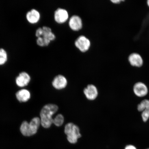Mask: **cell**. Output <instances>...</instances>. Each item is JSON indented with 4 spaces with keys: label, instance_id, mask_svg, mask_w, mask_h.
<instances>
[{
    "label": "cell",
    "instance_id": "9c48e42d",
    "mask_svg": "<svg viewBox=\"0 0 149 149\" xmlns=\"http://www.w3.org/2000/svg\"><path fill=\"white\" fill-rule=\"evenodd\" d=\"M69 25L72 30L77 31L83 27L82 21L81 18L77 15H73L70 18Z\"/></svg>",
    "mask_w": 149,
    "mask_h": 149
},
{
    "label": "cell",
    "instance_id": "5b68a950",
    "mask_svg": "<svg viewBox=\"0 0 149 149\" xmlns=\"http://www.w3.org/2000/svg\"><path fill=\"white\" fill-rule=\"evenodd\" d=\"M138 111L141 112V118L143 122H146L149 119V100H142L137 106Z\"/></svg>",
    "mask_w": 149,
    "mask_h": 149
},
{
    "label": "cell",
    "instance_id": "277c9868",
    "mask_svg": "<svg viewBox=\"0 0 149 149\" xmlns=\"http://www.w3.org/2000/svg\"><path fill=\"white\" fill-rule=\"evenodd\" d=\"M76 47L80 51L85 52L88 51L91 46V42L88 38L83 35L79 36L74 42Z\"/></svg>",
    "mask_w": 149,
    "mask_h": 149
},
{
    "label": "cell",
    "instance_id": "e0dca14e",
    "mask_svg": "<svg viewBox=\"0 0 149 149\" xmlns=\"http://www.w3.org/2000/svg\"><path fill=\"white\" fill-rule=\"evenodd\" d=\"M64 117L62 115L59 114L53 120V123L56 126L59 127L62 125L64 122Z\"/></svg>",
    "mask_w": 149,
    "mask_h": 149
},
{
    "label": "cell",
    "instance_id": "7c38bea8",
    "mask_svg": "<svg viewBox=\"0 0 149 149\" xmlns=\"http://www.w3.org/2000/svg\"><path fill=\"white\" fill-rule=\"evenodd\" d=\"M68 84L67 79L64 76L58 75L56 76L52 81V85L54 87L58 90L64 88Z\"/></svg>",
    "mask_w": 149,
    "mask_h": 149
},
{
    "label": "cell",
    "instance_id": "52a82bcc",
    "mask_svg": "<svg viewBox=\"0 0 149 149\" xmlns=\"http://www.w3.org/2000/svg\"><path fill=\"white\" fill-rule=\"evenodd\" d=\"M68 13L66 9L59 8L55 11L54 18L55 21L58 24H63L68 20Z\"/></svg>",
    "mask_w": 149,
    "mask_h": 149
},
{
    "label": "cell",
    "instance_id": "2e32d148",
    "mask_svg": "<svg viewBox=\"0 0 149 149\" xmlns=\"http://www.w3.org/2000/svg\"><path fill=\"white\" fill-rule=\"evenodd\" d=\"M7 52L3 48H0V65H4L8 61Z\"/></svg>",
    "mask_w": 149,
    "mask_h": 149
},
{
    "label": "cell",
    "instance_id": "5bb4252c",
    "mask_svg": "<svg viewBox=\"0 0 149 149\" xmlns=\"http://www.w3.org/2000/svg\"><path fill=\"white\" fill-rule=\"evenodd\" d=\"M86 97L89 100H94L97 97L98 92L97 88L93 85H89L84 90Z\"/></svg>",
    "mask_w": 149,
    "mask_h": 149
},
{
    "label": "cell",
    "instance_id": "3957f363",
    "mask_svg": "<svg viewBox=\"0 0 149 149\" xmlns=\"http://www.w3.org/2000/svg\"><path fill=\"white\" fill-rule=\"evenodd\" d=\"M64 132L67 136V139L70 144H76L78 139L81 136L79 127L72 123H68L65 125Z\"/></svg>",
    "mask_w": 149,
    "mask_h": 149
},
{
    "label": "cell",
    "instance_id": "ffe728a7",
    "mask_svg": "<svg viewBox=\"0 0 149 149\" xmlns=\"http://www.w3.org/2000/svg\"><path fill=\"white\" fill-rule=\"evenodd\" d=\"M147 5H148V6L149 7V0L147 1Z\"/></svg>",
    "mask_w": 149,
    "mask_h": 149
},
{
    "label": "cell",
    "instance_id": "6da1fadb",
    "mask_svg": "<svg viewBox=\"0 0 149 149\" xmlns=\"http://www.w3.org/2000/svg\"><path fill=\"white\" fill-rule=\"evenodd\" d=\"M58 107L55 104H48L42 108L40 113V123L43 127L48 128L53 124L52 116L56 112Z\"/></svg>",
    "mask_w": 149,
    "mask_h": 149
},
{
    "label": "cell",
    "instance_id": "8992f818",
    "mask_svg": "<svg viewBox=\"0 0 149 149\" xmlns=\"http://www.w3.org/2000/svg\"><path fill=\"white\" fill-rule=\"evenodd\" d=\"M133 91L135 95L139 97H144L148 95V87L141 82H138L135 84Z\"/></svg>",
    "mask_w": 149,
    "mask_h": 149
},
{
    "label": "cell",
    "instance_id": "7a4b0ae2",
    "mask_svg": "<svg viewBox=\"0 0 149 149\" xmlns=\"http://www.w3.org/2000/svg\"><path fill=\"white\" fill-rule=\"evenodd\" d=\"M40 124V119L38 117L33 118L29 123L24 121L20 126V132L25 136L34 135L37 133Z\"/></svg>",
    "mask_w": 149,
    "mask_h": 149
},
{
    "label": "cell",
    "instance_id": "ba28073f",
    "mask_svg": "<svg viewBox=\"0 0 149 149\" xmlns=\"http://www.w3.org/2000/svg\"><path fill=\"white\" fill-rule=\"evenodd\" d=\"M128 61L132 66L141 68L144 64V60L139 54L134 53L130 54L128 57Z\"/></svg>",
    "mask_w": 149,
    "mask_h": 149
},
{
    "label": "cell",
    "instance_id": "44dd1931",
    "mask_svg": "<svg viewBox=\"0 0 149 149\" xmlns=\"http://www.w3.org/2000/svg\"><path fill=\"white\" fill-rule=\"evenodd\" d=\"M149 149V148H148V149Z\"/></svg>",
    "mask_w": 149,
    "mask_h": 149
},
{
    "label": "cell",
    "instance_id": "8fae6325",
    "mask_svg": "<svg viewBox=\"0 0 149 149\" xmlns=\"http://www.w3.org/2000/svg\"><path fill=\"white\" fill-rule=\"evenodd\" d=\"M42 33L41 36L39 37L49 44L52 41L55 40V35L52 32L51 29L49 27L44 26L42 27Z\"/></svg>",
    "mask_w": 149,
    "mask_h": 149
},
{
    "label": "cell",
    "instance_id": "4fadbf2b",
    "mask_svg": "<svg viewBox=\"0 0 149 149\" xmlns=\"http://www.w3.org/2000/svg\"><path fill=\"white\" fill-rule=\"evenodd\" d=\"M40 12L35 9H32L28 12L26 14L27 21L31 24H35L40 20Z\"/></svg>",
    "mask_w": 149,
    "mask_h": 149
},
{
    "label": "cell",
    "instance_id": "9a60e30c",
    "mask_svg": "<svg viewBox=\"0 0 149 149\" xmlns=\"http://www.w3.org/2000/svg\"><path fill=\"white\" fill-rule=\"evenodd\" d=\"M16 98L20 102H27L31 98V94L27 89H22L18 91L16 94Z\"/></svg>",
    "mask_w": 149,
    "mask_h": 149
},
{
    "label": "cell",
    "instance_id": "30bf717a",
    "mask_svg": "<svg viewBox=\"0 0 149 149\" xmlns=\"http://www.w3.org/2000/svg\"><path fill=\"white\" fill-rule=\"evenodd\" d=\"M31 79L29 74L26 72H20L16 78V82L19 87H24L28 85Z\"/></svg>",
    "mask_w": 149,
    "mask_h": 149
},
{
    "label": "cell",
    "instance_id": "ac0fdd59",
    "mask_svg": "<svg viewBox=\"0 0 149 149\" xmlns=\"http://www.w3.org/2000/svg\"><path fill=\"white\" fill-rule=\"evenodd\" d=\"M124 0H111V1L112 3H115V4H119L122 2L124 1Z\"/></svg>",
    "mask_w": 149,
    "mask_h": 149
},
{
    "label": "cell",
    "instance_id": "d6986e66",
    "mask_svg": "<svg viewBox=\"0 0 149 149\" xmlns=\"http://www.w3.org/2000/svg\"><path fill=\"white\" fill-rule=\"evenodd\" d=\"M125 149H137V148L133 145H130L126 146Z\"/></svg>",
    "mask_w": 149,
    "mask_h": 149
}]
</instances>
